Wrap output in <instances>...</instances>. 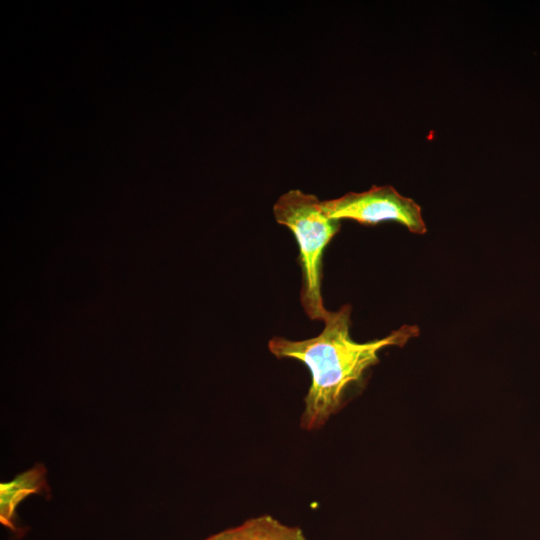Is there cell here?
<instances>
[{"label": "cell", "instance_id": "cell-3", "mask_svg": "<svg viewBox=\"0 0 540 540\" xmlns=\"http://www.w3.org/2000/svg\"><path fill=\"white\" fill-rule=\"evenodd\" d=\"M322 208L329 218L338 221L349 219L363 225L393 221L412 233L426 232L421 207L392 186H373L364 192H349L339 198L322 201Z\"/></svg>", "mask_w": 540, "mask_h": 540}, {"label": "cell", "instance_id": "cell-4", "mask_svg": "<svg viewBox=\"0 0 540 540\" xmlns=\"http://www.w3.org/2000/svg\"><path fill=\"white\" fill-rule=\"evenodd\" d=\"M202 540H308L298 526L287 525L264 514L224 529Z\"/></svg>", "mask_w": 540, "mask_h": 540}, {"label": "cell", "instance_id": "cell-1", "mask_svg": "<svg viewBox=\"0 0 540 540\" xmlns=\"http://www.w3.org/2000/svg\"><path fill=\"white\" fill-rule=\"evenodd\" d=\"M351 312L349 304L337 311L328 310L323 330L313 338L289 340L275 336L268 342L274 356L298 360L310 371L311 384L300 417L303 430L320 429L343 408L346 394L379 362L383 348L402 347L419 334L416 325H403L384 338L359 343L350 335Z\"/></svg>", "mask_w": 540, "mask_h": 540}, {"label": "cell", "instance_id": "cell-2", "mask_svg": "<svg viewBox=\"0 0 540 540\" xmlns=\"http://www.w3.org/2000/svg\"><path fill=\"white\" fill-rule=\"evenodd\" d=\"M276 221L295 236L301 268L300 301L311 320L323 321L328 313L321 295L322 259L341 223L329 218L315 195L293 189L278 198L273 207Z\"/></svg>", "mask_w": 540, "mask_h": 540}, {"label": "cell", "instance_id": "cell-5", "mask_svg": "<svg viewBox=\"0 0 540 540\" xmlns=\"http://www.w3.org/2000/svg\"><path fill=\"white\" fill-rule=\"evenodd\" d=\"M41 474L42 472L40 473L37 470H30L29 472L19 476L17 479L20 489L18 488L19 486L16 480L9 483L16 490V492L15 495L1 500L0 519L4 526L11 529L14 528L15 507L19 501L26 496V494L37 491V487L40 486V483L39 480L35 482V479L41 477Z\"/></svg>", "mask_w": 540, "mask_h": 540}]
</instances>
